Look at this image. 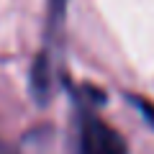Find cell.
<instances>
[{
    "label": "cell",
    "mask_w": 154,
    "mask_h": 154,
    "mask_svg": "<svg viewBox=\"0 0 154 154\" xmlns=\"http://www.w3.org/2000/svg\"><path fill=\"white\" fill-rule=\"evenodd\" d=\"M80 154H128V146L113 126L88 116L80 128Z\"/></svg>",
    "instance_id": "6da1fadb"
},
{
    "label": "cell",
    "mask_w": 154,
    "mask_h": 154,
    "mask_svg": "<svg viewBox=\"0 0 154 154\" xmlns=\"http://www.w3.org/2000/svg\"><path fill=\"white\" fill-rule=\"evenodd\" d=\"M136 105H139V108H141V113H144V116H146V118H149V123H154V108H152V105L141 103V100H136Z\"/></svg>",
    "instance_id": "3957f363"
},
{
    "label": "cell",
    "mask_w": 154,
    "mask_h": 154,
    "mask_svg": "<svg viewBox=\"0 0 154 154\" xmlns=\"http://www.w3.org/2000/svg\"><path fill=\"white\" fill-rule=\"evenodd\" d=\"M64 3H67V0H51V11H54V16H62V13H64Z\"/></svg>",
    "instance_id": "277c9868"
},
{
    "label": "cell",
    "mask_w": 154,
    "mask_h": 154,
    "mask_svg": "<svg viewBox=\"0 0 154 154\" xmlns=\"http://www.w3.org/2000/svg\"><path fill=\"white\" fill-rule=\"evenodd\" d=\"M31 85H33V93H36V98H38V100H44L46 93H49V62H46L44 54H38L36 62H33Z\"/></svg>",
    "instance_id": "7a4b0ae2"
}]
</instances>
